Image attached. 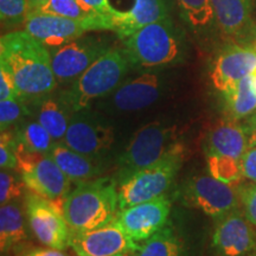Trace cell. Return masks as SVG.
Masks as SVG:
<instances>
[{
    "label": "cell",
    "instance_id": "cell-1",
    "mask_svg": "<svg viewBox=\"0 0 256 256\" xmlns=\"http://www.w3.org/2000/svg\"><path fill=\"white\" fill-rule=\"evenodd\" d=\"M0 66L14 80L18 98L26 104L52 94L57 86L50 50L25 30L2 34Z\"/></svg>",
    "mask_w": 256,
    "mask_h": 256
},
{
    "label": "cell",
    "instance_id": "cell-2",
    "mask_svg": "<svg viewBox=\"0 0 256 256\" xmlns=\"http://www.w3.org/2000/svg\"><path fill=\"white\" fill-rule=\"evenodd\" d=\"M119 190L116 180L95 178L76 184L63 204L64 218L72 234L88 232L116 218Z\"/></svg>",
    "mask_w": 256,
    "mask_h": 256
},
{
    "label": "cell",
    "instance_id": "cell-3",
    "mask_svg": "<svg viewBox=\"0 0 256 256\" xmlns=\"http://www.w3.org/2000/svg\"><path fill=\"white\" fill-rule=\"evenodd\" d=\"M132 66L156 69L183 60L184 36L171 18L148 24L122 40Z\"/></svg>",
    "mask_w": 256,
    "mask_h": 256
},
{
    "label": "cell",
    "instance_id": "cell-4",
    "mask_svg": "<svg viewBox=\"0 0 256 256\" xmlns=\"http://www.w3.org/2000/svg\"><path fill=\"white\" fill-rule=\"evenodd\" d=\"M130 66L132 63L124 48H110L62 92L63 98L75 113L84 110L92 101L112 94L119 87Z\"/></svg>",
    "mask_w": 256,
    "mask_h": 256
},
{
    "label": "cell",
    "instance_id": "cell-5",
    "mask_svg": "<svg viewBox=\"0 0 256 256\" xmlns=\"http://www.w3.org/2000/svg\"><path fill=\"white\" fill-rule=\"evenodd\" d=\"M183 158L184 148L177 144L159 162L120 180L118 183L119 211L165 194L180 168Z\"/></svg>",
    "mask_w": 256,
    "mask_h": 256
},
{
    "label": "cell",
    "instance_id": "cell-6",
    "mask_svg": "<svg viewBox=\"0 0 256 256\" xmlns=\"http://www.w3.org/2000/svg\"><path fill=\"white\" fill-rule=\"evenodd\" d=\"M176 145V127L159 121L145 124L136 132L118 160L116 183L159 162Z\"/></svg>",
    "mask_w": 256,
    "mask_h": 256
},
{
    "label": "cell",
    "instance_id": "cell-7",
    "mask_svg": "<svg viewBox=\"0 0 256 256\" xmlns=\"http://www.w3.org/2000/svg\"><path fill=\"white\" fill-rule=\"evenodd\" d=\"M24 30L48 49L60 46L94 31H115L113 16L101 14L88 20H76L60 16L31 11L24 23Z\"/></svg>",
    "mask_w": 256,
    "mask_h": 256
},
{
    "label": "cell",
    "instance_id": "cell-8",
    "mask_svg": "<svg viewBox=\"0 0 256 256\" xmlns=\"http://www.w3.org/2000/svg\"><path fill=\"white\" fill-rule=\"evenodd\" d=\"M17 172L32 194L49 200H60L70 192L69 178L49 153L17 147Z\"/></svg>",
    "mask_w": 256,
    "mask_h": 256
},
{
    "label": "cell",
    "instance_id": "cell-9",
    "mask_svg": "<svg viewBox=\"0 0 256 256\" xmlns=\"http://www.w3.org/2000/svg\"><path fill=\"white\" fill-rule=\"evenodd\" d=\"M110 49V44L104 38L87 34L50 49L57 83L72 84Z\"/></svg>",
    "mask_w": 256,
    "mask_h": 256
},
{
    "label": "cell",
    "instance_id": "cell-10",
    "mask_svg": "<svg viewBox=\"0 0 256 256\" xmlns=\"http://www.w3.org/2000/svg\"><path fill=\"white\" fill-rule=\"evenodd\" d=\"M64 200H49L36 194L26 198L28 220L34 235L46 247L62 250L70 244L72 238L63 214Z\"/></svg>",
    "mask_w": 256,
    "mask_h": 256
},
{
    "label": "cell",
    "instance_id": "cell-11",
    "mask_svg": "<svg viewBox=\"0 0 256 256\" xmlns=\"http://www.w3.org/2000/svg\"><path fill=\"white\" fill-rule=\"evenodd\" d=\"M69 246L78 256L134 255L142 247L127 235L116 218L88 232L72 234Z\"/></svg>",
    "mask_w": 256,
    "mask_h": 256
},
{
    "label": "cell",
    "instance_id": "cell-12",
    "mask_svg": "<svg viewBox=\"0 0 256 256\" xmlns=\"http://www.w3.org/2000/svg\"><path fill=\"white\" fill-rule=\"evenodd\" d=\"M184 194L188 203L217 220L238 210L240 204L238 190L211 174L192 177L188 182Z\"/></svg>",
    "mask_w": 256,
    "mask_h": 256
},
{
    "label": "cell",
    "instance_id": "cell-13",
    "mask_svg": "<svg viewBox=\"0 0 256 256\" xmlns=\"http://www.w3.org/2000/svg\"><path fill=\"white\" fill-rule=\"evenodd\" d=\"M171 200L166 194L120 210L116 220L130 238L144 242L166 226Z\"/></svg>",
    "mask_w": 256,
    "mask_h": 256
},
{
    "label": "cell",
    "instance_id": "cell-14",
    "mask_svg": "<svg viewBox=\"0 0 256 256\" xmlns=\"http://www.w3.org/2000/svg\"><path fill=\"white\" fill-rule=\"evenodd\" d=\"M256 69V51L246 44L232 43L220 51L210 70V80L215 89L232 90L238 83L252 75Z\"/></svg>",
    "mask_w": 256,
    "mask_h": 256
},
{
    "label": "cell",
    "instance_id": "cell-15",
    "mask_svg": "<svg viewBox=\"0 0 256 256\" xmlns=\"http://www.w3.org/2000/svg\"><path fill=\"white\" fill-rule=\"evenodd\" d=\"M211 243L218 256H248L256 252V226L235 210L218 220Z\"/></svg>",
    "mask_w": 256,
    "mask_h": 256
},
{
    "label": "cell",
    "instance_id": "cell-16",
    "mask_svg": "<svg viewBox=\"0 0 256 256\" xmlns=\"http://www.w3.org/2000/svg\"><path fill=\"white\" fill-rule=\"evenodd\" d=\"M113 128L90 115H78L70 120L63 142L74 151L98 158L110 148Z\"/></svg>",
    "mask_w": 256,
    "mask_h": 256
},
{
    "label": "cell",
    "instance_id": "cell-17",
    "mask_svg": "<svg viewBox=\"0 0 256 256\" xmlns=\"http://www.w3.org/2000/svg\"><path fill=\"white\" fill-rule=\"evenodd\" d=\"M216 26L224 37L236 43H246L249 38H256L252 20V0H211Z\"/></svg>",
    "mask_w": 256,
    "mask_h": 256
},
{
    "label": "cell",
    "instance_id": "cell-18",
    "mask_svg": "<svg viewBox=\"0 0 256 256\" xmlns=\"http://www.w3.org/2000/svg\"><path fill=\"white\" fill-rule=\"evenodd\" d=\"M164 90V78L147 72L128 80L112 92V104L121 112L142 110L154 104Z\"/></svg>",
    "mask_w": 256,
    "mask_h": 256
},
{
    "label": "cell",
    "instance_id": "cell-19",
    "mask_svg": "<svg viewBox=\"0 0 256 256\" xmlns=\"http://www.w3.org/2000/svg\"><path fill=\"white\" fill-rule=\"evenodd\" d=\"M248 148L249 136L244 124L230 118L217 122L206 136V156H228L241 162Z\"/></svg>",
    "mask_w": 256,
    "mask_h": 256
},
{
    "label": "cell",
    "instance_id": "cell-20",
    "mask_svg": "<svg viewBox=\"0 0 256 256\" xmlns=\"http://www.w3.org/2000/svg\"><path fill=\"white\" fill-rule=\"evenodd\" d=\"M170 17L165 0H133V6L127 11H119L114 17L115 34L121 40L134 32Z\"/></svg>",
    "mask_w": 256,
    "mask_h": 256
},
{
    "label": "cell",
    "instance_id": "cell-21",
    "mask_svg": "<svg viewBox=\"0 0 256 256\" xmlns=\"http://www.w3.org/2000/svg\"><path fill=\"white\" fill-rule=\"evenodd\" d=\"M49 154L69 178L72 183L80 184L92 180L100 174L101 168L98 158L82 154L70 148L64 142H55Z\"/></svg>",
    "mask_w": 256,
    "mask_h": 256
},
{
    "label": "cell",
    "instance_id": "cell-22",
    "mask_svg": "<svg viewBox=\"0 0 256 256\" xmlns=\"http://www.w3.org/2000/svg\"><path fill=\"white\" fill-rule=\"evenodd\" d=\"M36 120L51 134L55 140H63L70 124L69 107L62 94L60 98L52 94L46 96L34 104Z\"/></svg>",
    "mask_w": 256,
    "mask_h": 256
},
{
    "label": "cell",
    "instance_id": "cell-23",
    "mask_svg": "<svg viewBox=\"0 0 256 256\" xmlns=\"http://www.w3.org/2000/svg\"><path fill=\"white\" fill-rule=\"evenodd\" d=\"M24 215L16 203L2 204L0 208V249L8 252L26 240Z\"/></svg>",
    "mask_w": 256,
    "mask_h": 256
},
{
    "label": "cell",
    "instance_id": "cell-24",
    "mask_svg": "<svg viewBox=\"0 0 256 256\" xmlns=\"http://www.w3.org/2000/svg\"><path fill=\"white\" fill-rule=\"evenodd\" d=\"M184 24L194 34H204L217 28L211 0H174Z\"/></svg>",
    "mask_w": 256,
    "mask_h": 256
},
{
    "label": "cell",
    "instance_id": "cell-25",
    "mask_svg": "<svg viewBox=\"0 0 256 256\" xmlns=\"http://www.w3.org/2000/svg\"><path fill=\"white\" fill-rule=\"evenodd\" d=\"M222 95L230 119L238 121L256 112V87L252 75L241 80L232 90Z\"/></svg>",
    "mask_w": 256,
    "mask_h": 256
},
{
    "label": "cell",
    "instance_id": "cell-26",
    "mask_svg": "<svg viewBox=\"0 0 256 256\" xmlns=\"http://www.w3.org/2000/svg\"><path fill=\"white\" fill-rule=\"evenodd\" d=\"M136 256H184V246L174 230L165 226L144 241Z\"/></svg>",
    "mask_w": 256,
    "mask_h": 256
},
{
    "label": "cell",
    "instance_id": "cell-27",
    "mask_svg": "<svg viewBox=\"0 0 256 256\" xmlns=\"http://www.w3.org/2000/svg\"><path fill=\"white\" fill-rule=\"evenodd\" d=\"M19 145L28 151L50 153L54 146V138L37 120L28 121L19 127L17 134Z\"/></svg>",
    "mask_w": 256,
    "mask_h": 256
},
{
    "label": "cell",
    "instance_id": "cell-28",
    "mask_svg": "<svg viewBox=\"0 0 256 256\" xmlns=\"http://www.w3.org/2000/svg\"><path fill=\"white\" fill-rule=\"evenodd\" d=\"M36 11L76 19V20H88V19L98 18L102 14L78 0H48Z\"/></svg>",
    "mask_w": 256,
    "mask_h": 256
},
{
    "label": "cell",
    "instance_id": "cell-29",
    "mask_svg": "<svg viewBox=\"0 0 256 256\" xmlns=\"http://www.w3.org/2000/svg\"><path fill=\"white\" fill-rule=\"evenodd\" d=\"M210 174L226 184H238L243 178L241 162L228 156H206Z\"/></svg>",
    "mask_w": 256,
    "mask_h": 256
},
{
    "label": "cell",
    "instance_id": "cell-30",
    "mask_svg": "<svg viewBox=\"0 0 256 256\" xmlns=\"http://www.w3.org/2000/svg\"><path fill=\"white\" fill-rule=\"evenodd\" d=\"M30 12L28 0H0V22L5 30L24 26Z\"/></svg>",
    "mask_w": 256,
    "mask_h": 256
},
{
    "label": "cell",
    "instance_id": "cell-31",
    "mask_svg": "<svg viewBox=\"0 0 256 256\" xmlns=\"http://www.w3.org/2000/svg\"><path fill=\"white\" fill-rule=\"evenodd\" d=\"M30 114L28 104L20 98L0 100V128L2 130L8 128L20 119L24 115Z\"/></svg>",
    "mask_w": 256,
    "mask_h": 256
},
{
    "label": "cell",
    "instance_id": "cell-32",
    "mask_svg": "<svg viewBox=\"0 0 256 256\" xmlns=\"http://www.w3.org/2000/svg\"><path fill=\"white\" fill-rule=\"evenodd\" d=\"M17 136L8 128L2 130L0 138V166L2 170L17 168Z\"/></svg>",
    "mask_w": 256,
    "mask_h": 256
},
{
    "label": "cell",
    "instance_id": "cell-33",
    "mask_svg": "<svg viewBox=\"0 0 256 256\" xmlns=\"http://www.w3.org/2000/svg\"><path fill=\"white\" fill-rule=\"evenodd\" d=\"M24 182L20 176L10 174L8 171L2 170L0 174V202L2 204L11 203L14 200H18L24 192Z\"/></svg>",
    "mask_w": 256,
    "mask_h": 256
},
{
    "label": "cell",
    "instance_id": "cell-34",
    "mask_svg": "<svg viewBox=\"0 0 256 256\" xmlns=\"http://www.w3.org/2000/svg\"><path fill=\"white\" fill-rule=\"evenodd\" d=\"M238 192L243 214L256 226V183L238 186Z\"/></svg>",
    "mask_w": 256,
    "mask_h": 256
},
{
    "label": "cell",
    "instance_id": "cell-35",
    "mask_svg": "<svg viewBox=\"0 0 256 256\" xmlns=\"http://www.w3.org/2000/svg\"><path fill=\"white\" fill-rule=\"evenodd\" d=\"M243 178L256 183V146H252L246 151L241 159Z\"/></svg>",
    "mask_w": 256,
    "mask_h": 256
},
{
    "label": "cell",
    "instance_id": "cell-36",
    "mask_svg": "<svg viewBox=\"0 0 256 256\" xmlns=\"http://www.w3.org/2000/svg\"><path fill=\"white\" fill-rule=\"evenodd\" d=\"M18 98V92L14 80L10 75L8 70L0 66V100Z\"/></svg>",
    "mask_w": 256,
    "mask_h": 256
},
{
    "label": "cell",
    "instance_id": "cell-37",
    "mask_svg": "<svg viewBox=\"0 0 256 256\" xmlns=\"http://www.w3.org/2000/svg\"><path fill=\"white\" fill-rule=\"evenodd\" d=\"M78 2L89 6V8H92L96 12H98V14L113 16V18L118 14V12H119V10H116L110 4V0H78Z\"/></svg>",
    "mask_w": 256,
    "mask_h": 256
},
{
    "label": "cell",
    "instance_id": "cell-38",
    "mask_svg": "<svg viewBox=\"0 0 256 256\" xmlns=\"http://www.w3.org/2000/svg\"><path fill=\"white\" fill-rule=\"evenodd\" d=\"M24 256H68V255H66L62 249L46 247V248H34L28 252H26Z\"/></svg>",
    "mask_w": 256,
    "mask_h": 256
},
{
    "label": "cell",
    "instance_id": "cell-39",
    "mask_svg": "<svg viewBox=\"0 0 256 256\" xmlns=\"http://www.w3.org/2000/svg\"><path fill=\"white\" fill-rule=\"evenodd\" d=\"M249 136V147L256 146V112L248 116L247 122L244 124Z\"/></svg>",
    "mask_w": 256,
    "mask_h": 256
},
{
    "label": "cell",
    "instance_id": "cell-40",
    "mask_svg": "<svg viewBox=\"0 0 256 256\" xmlns=\"http://www.w3.org/2000/svg\"><path fill=\"white\" fill-rule=\"evenodd\" d=\"M46 2H48V0H28V8H30V12L31 11H36V10L38 8H40V6L43 5Z\"/></svg>",
    "mask_w": 256,
    "mask_h": 256
},
{
    "label": "cell",
    "instance_id": "cell-41",
    "mask_svg": "<svg viewBox=\"0 0 256 256\" xmlns=\"http://www.w3.org/2000/svg\"><path fill=\"white\" fill-rule=\"evenodd\" d=\"M252 78H254V82H255V87H256V69L254 70V72H252Z\"/></svg>",
    "mask_w": 256,
    "mask_h": 256
},
{
    "label": "cell",
    "instance_id": "cell-42",
    "mask_svg": "<svg viewBox=\"0 0 256 256\" xmlns=\"http://www.w3.org/2000/svg\"><path fill=\"white\" fill-rule=\"evenodd\" d=\"M252 48H254V50L256 51V38L254 40V43H252Z\"/></svg>",
    "mask_w": 256,
    "mask_h": 256
},
{
    "label": "cell",
    "instance_id": "cell-43",
    "mask_svg": "<svg viewBox=\"0 0 256 256\" xmlns=\"http://www.w3.org/2000/svg\"><path fill=\"white\" fill-rule=\"evenodd\" d=\"M126 256H136V254H134V255H126Z\"/></svg>",
    "mask_w": 256,
    "mask_h": 256
}]
</instances>
